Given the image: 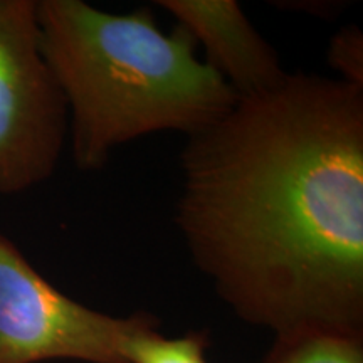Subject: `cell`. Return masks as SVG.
I'll return each instance as SVG.
<instances>
[{"label":"cell","mask_w":363,"mask_h":363,"mask_svg":"<svg viewBox=\"0 0 363 363\" xmlns=\"http://www.w3.org/2000/svg\"><path fill=\"white\" fill-rule=\"evenodd\" d=\"M182 29L203 45L206 62L238 98L272 88L288 72L235 0H158Z\"/></svg>","instance_id":"cell-5"},{"label":"cell","mask_w":363,"mask_h":363,"mask_svg":"<svg viewBox=\"0 0 363 363\" xmlns=\"http://www.w3.org/2000/svg\"><path fill=\"white\" fill-rule=\"evenodd\" d=\"M40 51L67 108V136L81 170L140 136H187L220 120L238 94L197 57L177 26L165 33L148 11L110 13L81 0H35Z\"/></svg>","instance_id":"cell-2"},{"label":"cell","mask_w":363,"mask_h":363,"mask_svg":"<svg viewBox=\"0 0 363 363\" xmlns=\"http://www.w3.org/2000/svg\"><path fill=\"white\" fill-rule=\"evenodd\" d=\"M207 345V335L199 331L177 338L163 337L153 318L130 335L123 353L126 363H208Z\"/></svg>","instance_id":"cell-7"},{"label":"cell","mask_w":363,"mask_h":363,"mask_svg":"<svg viewBox=\"0 0 363 363\" xmlns=\"http://www.w3.org/2000/svg\"><path fill=\"white\" fill-rule=\"evenodd\" d=\"M67 138V108L40 51L35 0H0V195L51 179Z\"/></svg>","instance_id":"cell-3"},{"label":"cell","mask_w":363,"mask_h":363,"mask_svg":"<svg viewBox=\"0 0 363 363\" xmlns=\"http://www.w3.org/2000/svg\"><path fill=\"white\" fill-rule=\"evenodd\" d=\"M187 138L177 224L235 315L363 333V88L288 72Z\"/></svg>","instance_id":"cell-1"},{"label":"cell","mask_w":363,"mask_h":363,"mask_svg":"<svg viewBox=\"0 0 363 363\" xmlns=\"http://www.w3.org/2000/svg\"><path fill=\"white\" fill-rule=\"evenodd\" d=\"M153 318L113 316L76 301L0 234V363H126V340Z\"/></svg>","instance_id":"cell-4"},{"label":"cell","mask_w":363,"mask_h":363,"mask_svg":"<svg viewBox=\"0 0 363 363\" xmlns=\"http://www.w3.org/2000/svg\"><path fill=\"white\" fill-rule=\"evenodd\" d=\"M328 62L343 76L342 81L363 88V34L357 27L343 29L331 39Z\"/></svg>","instance_id":"cell-8"},{"label":"cell","mask_w":363,"mask_h":363,"mask_svg":"<svg viewBox=\"0 0 363 363\" xmlns=\"http://www.w3.org/2000/svg\"><path fill=\"white\" fill-rule=\"evenodd\" d=\"M264 363H363V333L306 330L279 335Z\"/></svg>","instance_id":"cell-6"}]
</instances>
